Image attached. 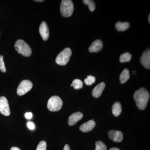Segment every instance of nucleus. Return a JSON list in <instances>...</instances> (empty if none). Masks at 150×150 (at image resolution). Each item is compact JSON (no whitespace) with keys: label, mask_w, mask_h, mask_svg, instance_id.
Masks as SVG:
<instances>
[{"label":"nucleus","mask_w":150,"mask_h":150,"mask_svg":"<svg viewBox=\"0 0 150 150\" xmlns=\"http://www.w3.org/2000/svg\"><path fill=\"white\" fill-rule=\"evenodd\" d=\"M105 85L104 82L100 83L94 88L92 91V95L94 97L98 98L102 94L103 91L105 88Z\"/></svg>","instance_id":"nucleus-14"},{"label":"nucleus","mask_w":150,"mask_h":150,"mask_svg":"<svg viewBox=\"0 0 150 150\" xmlns=\"http://www.w3.org/2000/svg\"><path fill=\"white\" fill-rule=\"evenodd\" d=\"M95 126V122L93 120H90L81 125L80 130L83 132H88L91 131Z\"/></svg>","instance_id":"nucleus-13"},{"label":"nucleus","mask_w":150,"mask_h":150,"mask_svg":"<svg viewBox=\"0 0 150 150\" xmlns=\"http://www.w3.org/2000/svg\"><path fill=\"white\" fill-rule=\"evenodd\" d=\"M83 86V83L81 80L76 79L73 81L72 83L71 84V86L74 87L75 89H79L81 88Z\"/></svg>","instance_id":"nucleus-19"},{"label":"nucleus","mask_w":150,"mask_h":150,"mask_svg":"<svg viewBox=\"0 0 150 150\" xmlns=\"http://www.w3.org/2000/svg\"><path fill=\"white\" fill-rule=\"evenodd\" d=\"M63 101L59 96H54L50 98L47 103V108L51 111H57L61 110L63 105Z\"/></svg>","instance_id":"nucleus-5"},{"label":"nucleus","mask_w":150,"mask_h":150,"mask_svg":"<svg viewBox=\"0 0 150 150\" xmlns=\"http://www.w3.org/2000/svg\"><path fill=\"white\" fill-rule=\"evenodd\" d=\"M112 112L115 117H118L120 115L122 111V106L119 102H115L112 105Z\"/></svg>","instance_id":"nucleus-16"},{"label":"nucleus","mask_w":150,"mask_h":150,"mask_svg":"<svg viewBox=\"0 0 150 150\" xmlns=\"http://www.w3.org/2000/svg\"><path fill=\"white\" fill-rule=\"evenodd\" d=\"M83 117V114L82 112H74L70 115L68 120V123L70 126H72L76 124L78 121L81 120Z\"/></svg>","instance_id":"nucleus-11"},{"label":"nucleus","mask_w":150,"mask_h":150,"mask_svg":"<svg viewBox=\"0 0 150 150\" xmlns=\"http://www.w3.org/2000/svg\"><path fill=\"white\" fill-rule=\"evenodd\" d=\"M150 15H149V19H149V23H150Z\"/></svg>","instance_id":"nucleus-31"},{"label":"nucleus","mask_w":150,"mask_h":150,"mask_svg":"<svg viewBox=\"0 0 150 150\" xmlns=\"http://www.w3.org/2000/svg\"><path fill=\"white\" fill-rule=\"evenodd\" d=\"M109 150H120L119 149L116 148H112L110 149Z\"/></svg>","instance_id":"nucleus-29"},{"label":"nucleus","mask_w":150,"mask_h":150,"mask_svg":"<svg viewBox=\"0 0 150 150\" xmlns=\"http://www.w3.org/2000/svg\"><path fill=\"white\" fill-rule=\"evenodd\" d=\"M47 144L45 141H41L38 145L36 150H46Z\"/></svg>","instance_id":"nucleus-24"},{"label":"nucleus","mask_w":150,"mask_h":150,"mask_svg":"<svg viewBox=\"0 0 150 150\" xmlns=\"http://www.w3.org/2000/svg\"><path fill=\"white\" fill-rule=\"evenodd\" d=\"M39 33L43 40H48L49 36V28L46 22H42L39 27Z\"/></svg>","instance_id":"nucleus-9"},{"label":"nucleus","mask_w":150,"mask_h":150,"mask_svg":"<svg viewBox=\"0 0 150 150\" xmlns=\"http://www.w3.org/2000/svg\"><path fill=\"white\" fill-rule=\"evenodd\" d=\"M0 113L6 116H9L10 114L8 101L4 96L0 97Z\"/></svg>","instance_id":"nucleus-7"},{"label":"nucleus","mask_w":150,"mask_h":150,"mask_svg":"<svg viewBox=\"0 0 150 150\" xmlns=\"http://www.w3.org/2000/svg\"><path fill=\"white\" fill-rule=\"evenodd\" d=\"M14 47L19 54L25 57H29L32 54L31 48L24 40L21 39L17 40Z\"/></svg>","instance_id":"nucleus-2"},{"label":"nucleus","mask_w":150,"mask_h":150,"mask_svg":"<svg viewBox=\"0 0 150 150\" xmlns=\"http://www.w3.org/2000/svg\"><path fill=\"white\" fill-rule=\"evenodd\" d=\"M0 70L3 73H5L6 69L4 61V56L0 55Z\"/></svg>","instance_id":"nucleus-23"},{"label":"nucleus","mask_w":150,"mask_h":150,"mask_svg":"<svg viewBox=\"0 0 150 150\" xmlns=\"http://www.w3.org/2000/svg\"><path fill=\"white\" fill-rule=\"evenodd\" d=\"M72 55V51L70 48H67L60 52L56 57V64L60 66H65L69 61Z\"/></svg>","instance_id":"nucleus-4"},{"label":"nucleus","mask_w":150,"mask_h":150,"mask_svg":"<svg viewBox=\"0 0 150 150\" xmlns=\"http://www.w3.org/2000/svg\"><path fill=\"white\" fill-rule=\"evenodd\" d=\"M11 150H21L19 148L16 147H13L11 148Z\"/></svg>","instance_id":"nucleus-28"},{"label":"nucleus","mask_w":150,"mask_h":150,"mask_svg":"<svg viewBox=\"0 0 150 150\" xmlns=\"http://www.w3.org/2000/svg\"><path fill=\"white\" fill-rule=\"evenodd\" d=\"M96 81V78L93 76H88L85 79L84 82L86 85L90 86L94 83Z\"/></svg>","instance_id":"nucleus-21"},{"label":"nucleus","mask_w":150,"mask_h":150,"mask_svg":"<svg viewBox=\"0 0 150 150\" xmlns=\"http://www.w3.org/2000/svg\"><path fill=\"white\" fill-rule=\"evenodd\" d=\"M37 1V2H43V0H42V1H41V0H39V1H38V0H37V1Z\"/></svg>","instance_id":"nucleus-30"},{"label":"nucleus","mask_w":150,"mask_h":150,"mask_svg":"<svg viewBox=\"0 0 150 150\" xmlns=\"http://www.w3.org/2000/svg\"><path fill=\"white\" fill-rule=\"evenodd\" d=\"M25 118L28 119H30L32 118L33 114L31 112H27L25 114Z\"/></svg>","instance_id":"nucleus-26"},{"label":"nucleus","mask_w":150,"mask_h":150,"mask_svg":"<svg viewBox=\"0 0 150 150\" xmlns=\"http://www.w3.org/2000/svg\"><path fill=\"white\" fill-rule=\"evenodd\" d=\"M103 44L102 41L98 39L95 40L92 43L89 48V51L91 53H96L101 51L103 48Z\"/></svg>","instance_id":"nucleus-12"},{"label":"nucleus","mask_w":150,"mask_h":150,"mask_svg":"<svg viewBox=\"0 0 150 150\" xmlns=\"http://www.w3.org/2000/svg\"><path fill=\"white\" fill-rule=\"evenodd\" d=\"M132 55L129 53H124L121 55L120 57V61L121 63L128 62L131 61Z\"/></svg>","instance_id":"nucleus-18"},{"label":"nucleus","mask_w":150,"mask_h":150,"mask_svg":"<svg viewBox=\"0 0 150 150\" xmlns=\"http://www.w3.org/2000/svg\"><path fill=\"white\" fill-rule=\"evenodd\" d=\"M83 2L85 5L88 6L89 9L91 12H93L96 9L95 3L91 0H83Z\"/></svg>","instance_id":"nucleus-20"},{"label":"nucleus","mask_w":150,"mask_h":150,"mask_svg":"<svg viewBox=\"0 0 150 150\" xmlns=\"http://www.w3.org/2000/svg\"><path fill=\"white\" fill-rule=\"evenodd\" d=\"M130 75L129 70L127 69L123 70L120 75V81L121 84L125 83L130 78Z\"/></svg>","instance_id":"nucleus-17"},{"label":"nucleus","mask_w":150,"mask_h":150,"mask_svg":"<svg viewBox=\"0 0 150 150\" xmlns=\"http://www.w3.org/2000/svg\"><path fill=\"white\" fill-rule=\"evenodd\" d=\"M71 150L68 144L65 145L64 147V150Z\"/></svg>","instance_id":"nucleus-27"},{"label":"nucleus","mask_w":150,"mask_h":150,"mask_svg":"<svg viewBox=\"0 0 150 150\" xmlns=\"http://www.w3.org/2000/svg\"><path fill=\"white\" fill-rule=\"evenodd\" d=\"M95 144L96 148L95 150H107L106 146L101 141H97Z\"/></svg>","instance_id":"nucleus-22"},{"label":"nucleus","mask_w":150,"mask_h":150,"mask_svg":"<svg viewBox=\"0 0 150 150\" xmlns=\"http://www.w3.org/2000/svg\"><path fill=\"white\" fill-rule=\"evenodd\" d=\"M141 63L145 68L150 69V49L144 51L141 57Z\"/></svg>","instance_id":"nucleus-10"},{"label":"nucleus","mask_w":150,"mask_h":150,"mask_svg":"<svg viewBox=\"0 0 150 150\" xmlns=\"http://www.w3.org/2000/svg\"><path fill=\"white\" fill-rule=\"evenodd\" d=\"M27 126L28 129L30 130H33L35 129V125L32 122H28L27 123Z\"/></svg>","instance_id":"nucleus-25"},{"label":"nucleus","mask_w":150,"mask_h":150,"mask_svg":"<svg viewBox=\"0 0 150 150\" xmlns=\"http://www.w3.org/2000/svg\"><path fill=\"white\" fill-rule=\"evenodd\" d=\"M130 27V23L127 22H121L120 21L117 22L115 25V27L118 31H124L129 29Z\"/></svg>","instance_id":"nucleus-15"},{"label":"nucleus","mask_w":150,"mask_h":150,"mask_svg":"<svg viewBox=\"0 0 150 150\" xmlns=\"http://www.w3.org/2000/svg\"><path fill=\"white\" fill-rule=\"evenodd\" d=\"M134 98L138 108L140 110H144L149 99L150 94L146 88H141L135 92Z\"/></svg>","instance_id":"nucleus-1"},{"label":"nucleus","mask_w":150,"mask_h":150,"mask_svg":"<svg viewBox=\"0 0 150 150\" xmlns=\"http://www.w3.org/2000/svg\"><path fill=\"white\" fill-rule=\"evenodd\" d=\"M108 137L110 139L115 142H121L123 141V134L120 131L110 130L108 132Z\"/></svg>","instance_id":"nucleus-8"},{"label":"nucleus","mask_w":150,"mask_h":150,"mask_svg":"<svg viewBox=\"0 0 150 150\" xmlns=\"http://www.w3.org/2000/svg\"><path fill=\"white\" fill-rule=\"evenodd\" d=\"M33 83L30 81L25 80L22 81L17 90V93L20 96L23 95L29 91L32 88Z\"/></svg>","instance_id":"nucleus-6"},{"label":"nucleus","mask_w":150,"mask_h":150,"mask_svg":"<svg viewBox=\"0 0 150 150\" xmlns=\"http://www.w3.org/2000/svg\"><path fill=\"white\" fill-rule=\"evenodd\" d=\"M61 12L65 17H69L72 15L74 10V5L71 0H63L61 4Z\"/></svg>","instance_id":"nucleus-3"}]
</instances>
